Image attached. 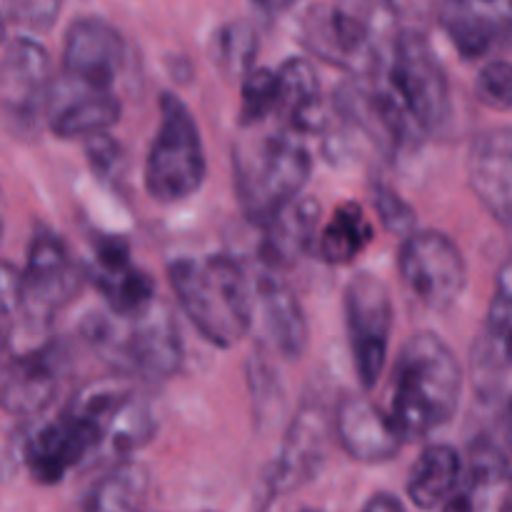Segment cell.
Segmentation results:
<instances>
[{"label": "cell", "instance_id": "obj_1", "mask_svg": "<svg viewBox=\"0 0 512 512\" xmlns=\"http://www.w3.org/2000/svg\"><path fill=\"white\" fill-rule=\"evenodd\" d=\"M463 383V365L440 335L420 330L400 345L383 413L403 445L425 440L455 418Z\"/></svg>", "mask_w": 512, "mask_h": 512}, {"label": "cell", "instance_id": "obj_2", "mask_svg": "<svg viewBox=\"0 0 512 512\" xmlns=\"http://www.w3.org/2000/svg\"><path fill=\"white\" fill-rule=\"evenodd\" d=\"M168 280L185 318L200 338L215 348H233L253 328V278L238 258L225 253L205 258H175Z\"/></svg>", "mask_w": 512, "mask_h": 512}, {"label": "cell", "instance_id": "obj_3", "mask_svg": "<svg viewBox=\"0 0 512 512\" xmlns=\"http://www.w3.org/2000/svg\"><path fill=\"white\" fill-rule=\"evenodd\" d=\"M80 335L125 378L163 383L183 368V335L170 305L160 298L135 318H115L108 310L85 315Z\"/></svg>", "mask_w": 512, "mask_h": 512}, {"label": "cell", "instance_id": "obj_4", "mask_svg": "<svg viewBox=\"0 0 512 512\" xmlns=\"http://www.w3.org/2000/svg\"><path fill=\"white\" fill-rule=\"evenodd\" d=\"M235 195L245 220L263 228L300 198L313 175V153L300 135L280 128L240 140L233 150Z\"/></svg>", "mask_w": 512, "mask_h": 512}, {"label": "cell", "instance_id": "obj_5", "mask_svg": "<svg viewBox=\"0 0 512 512\" xmlns=\"http://www.w3.org/2000/svg\"><path fill=\"white\" fill-rule=\"evenodd\" d=\"M373 80L420 143L448 123V73L423 30H395Z\"/></svg>", "mask_w": 512, "mask_h": 512}, {"label": "cell", "instance_id": "obj_6", "mask_svg": "<svg viewBox=\"0 0 512 512\" xmlns=\"http://www.w3.org/2000/svg\"><path fill=\"white\" fill-rule=\"evenodd\" d=\"M158 115V128L145 155L143 185L153 200L175 205L203 188L208 163L198 120L178 95H160Z\"/></svg>", "mask_w": 512, "mask_h": 512}, {"label": "cell", "instance_id": "obj_7", "mask_svg": "<svg viewBox=\"0 0 512 512\" xmlns=\"http://www.w3.org/2000/svg\"><path fill=\"white\" fill-rule=\"evenodd\" d=\"M300 43L310 55L355 80H373L383 60L378 20L358 3L313 5L300 20Z\"/></svg>", "mask_w": 512, "mask_h": 512}, {"label": "cell", "instance_id": "obj_8", "mask_svg": "<svg viewBox=\"0 0 512 512\" xmlns=\"http://www.w3.org/2000/svg\"><path fill=\"white\" fill-rule=\"evenodd\" d=\"M53 65L30 35L10 40L0 58V130L13 140H35L48 128Z\"/></svg>", "mask_w": 512, "mask_h": 512}, {"label": "cell", "instance_id": "obj_9", "mask_svg": "<svg viewBox=\"0 0 512 512\" xmlns=\"http://www.w3.org/2000/svg\"><path fill=\"white\" fill-rule=\"evenodd\" d=\"M88 283L85 265L73 258L65 240L48 228H38L28 243L25 268L20 270L18 310L30 325L53 323Z\"/></svg>", "mask_w": 512, "mask_h": 512}, {"label": "cell", "instance_id": "obj_10", "mask_svg": "<svg viewBox=\"0 0 512 512\" xmlns=\"http://www.w3.org/2000/svg\"><path fill=\"white\" fill-rule=\"evenodd\" d=\"M345 330L358 383L365 393L375 390L388 365L395 308L390 288L373 273H355L343 293Z\"/></svg>", "mask_w": 512, "mask_h": 512}, {"label": "cell", "instance_id": "obj_11", "mask_svg": "<svg viewBox=\"0 0 512 512\" xmlns=\"http://www.w3.org/2000/svg\"><path fill=\"white\" fill-rule=\"evenodd\" d=\"M398 273L410 298L430 313L453 308L468 285L463 250L440 230H415L400 243Z\"/></svg>", "mask_w": 512, "mask_h": 512}, {"label": "cell", "instance_id": "obj_12", "mask_svg": "<svg viewBox=\"0 0 512 512\" xmlns=\"http://www.w3.org/2000/svg\"><path fill=\"white\" fill-rule=\"evenodd\" d=\"M333 438V410L320 400H305L290 420L273 463L263 475V498L278 500L318 478Z\"/></svg>", "mask_w": 512, "mask_h": 512}, {"label": "cell", "instance_id": "obj_13", "mask_svg": "<svg viewBox=\"0 0 512 512\" xmlns=\"http://www.w3.org/2000/svg\"><path fill=\"white\" fill-rule=\"evenodd\" d=\"M125 65V40L120 30L98 15L73 20L63 40L60 83L90 93H115Z\"/></svg>", "mask_w": 512, "mask_h": 512}, {"label": "cell", "instance_id": "obj_14", "mask_svg": "<svg viewBox=\"0 0 512 512\" xmlns=\"http://www.w3.org/2000/svg\"><path fill=\"white\" fill-rule=\"evenodd\" d=\"M68 363L55 340L13 358L0 368V408L15 418H38L58 400Z\"/></svg>", "mask_w": 512, "mask_h": 512}, {"label": "cell", "instance_id": "obj_15", "mask_svg": "<svg viewBox=\"0 0 512 512\" xmlns=\"http://www.w3.org/2000/svg\"><path fill=\"white\" fill-rule=\"evenodd\" d=\"M435 18L460 58L512 50V0H440Z\"/></svg>", "mask_w": 512, "mask_h": 512}, {"label": "cell", "instance_id": "obj_16", "mask_svg": "<svg viewBox=\"0 0 512 512\" xmlns=\"http://www.w3.org/2000/svg\"><path fill=\"white\" fill-rule=\"evenodd\" d=\"M333 438L350 460L363 465H385L403 450L383 410L355 393H345L333 405Z\"/></svg>", "mask_w": 512, "mask_h": 512}, {"label": "cell", "instance_id": "obj_17", "mask_svg": "<svg viewBox=\"0 0 512 512\" xmlns=\"http://www.w3.org/2000/svg\"><path fill=\"white\" fill-rule=\"evenodd\" d=\"M323 208L313 195H300L275 213L260 230L258 263L265 273L283 275L315 250Z\"/></svg>", "mask_w": 512, "mask_h": 512}, {"label": "cell", "instance_id": "obj_18", "mask_svg": "<svg viewBox=\"0 0 512 512\" xmlns=\"http://www.w3.org/2000/svg\"><path fill=\"white\" fill-rule=\"evenodd\" d=\"M443 512H512V463L490 440L470 445L468 463Z\"/></svg>", "mask_w": 512, "mask_h": 512}, {"label": "cell", "instance_id": "obj_19", "mask_svg": "<svg viewBox=\"0 0 512 512\" xmlns=\"http://www.w3.org/2000/svg\"><path fill=\"white\" fill-rule=\"evenodd\" d=\"M468 180L475 198L505 228H512V128H488L470 143Z\"/></svg>", "mask_w": 512, "mask_h": 512}, {"label": "cell", "instance_id": "obj_20", "mask_svg": "<svg viewBox=\"0 0 512 512\" xmlns=\"http://www.w3.org/2000/svg\"><path fill=\"white\" fill-rule=\"evenodd\" d=\"M123 115V103L115 93H90L53 83L48 108V130L60 140H93L108 135Z\"/></svg>", "mask_w": 512, "mask_h": 512}, {"label": "cell", "instance_id": "obj_21", "mask_svg": "<svg viewBox=\"0 0 512 512\" xmlns=\"http://www.w3.org/2000/svg\"><path fill=\"white\" fill-rule=\"evenodd\" d=\"M275 118L295 135H323L328 128V113L320 93V80L308 58H288L275 70Z\"/></svg>", "mask_w": 512, "mask_h": 512}, {"label": "cell", "instance_id": "obj_22", "mask_svg": "<svg viewBox=\"0 0 512 512\" xmlns=\"http://www.w3.org/2000/svg\"><path fill=\"white\" fill-rule=\"evenodd\" d=\"M263 325L275 350L285 360H300L310 345V325L298 295L290 290L283 275L258 270L253 278Z\"/></svg>", "mask_w": 512, "mask_h": 512}, {"label": "cell", "instance_id": "obj_23", "mask_svg": "<svg viewBox=\"0 0 512 512\" xmlns=\"http://www.w3.org/2000/svg\"><path fill=\"white\" fill-rule=\"evenodd\" d=\"M463 470V455L453 445L433 443L423 448L410 468L408 485H405L410 503L425 512L440 510L458 490Z\"/></svg>", "mask_w": 512, "mask_h": 512}, {"label": "cell", "instance_id": "obj_24", "mask_svg": "<svg viewBox=\"0 0 512 512\" xmlns=\"http://www.w3.org/2000/svg\"><path fill=\"white\" fill-rule=\"evenodd\" d=\"M375 240V225L368 218L365 208L355 200H343L328 223L320 225L318 240H315V253L325 265H350L370 248Z\"/></svg>", "mask_w": 512, "mask_h": 512}, {"label": "cell", "instance_id": "obj_25", "mask_svg": "<svg viewBox=\"0 0 512 512\" xmlns=\"http://www.w3.org/2000/svg\"><path fill=\"white\" fill-rule=\"evenodd\" d=\"M158 433V418L148 400L140 398L133 388L110 408L105 418V438L100 458H108L120 463L140 448L150 443Z\"/></svg>", "mask_w": 512, "mask_h": 512}, {"label": "cell", "instance_id": "obj_26", "mask_svg": "<svg viewBox=\"0 0 512 512\" xmlns=\"http://www.w3.org/2000/svg\"><path fill=\"white\" fill-rule=\"evenodd\" d=\"M475 365L480 375H493L512 365V260L503 263L495 278L485 333L480 338Z\"/></svg>", "mask_w": 512, "mask_h": 512}, {"label": "cell", "instance_id": "obj_27", "mask_svg": "<svg viewBox=\"0 0 512 512\" xmlns=\"http://www.w3.org/2000/svg\"><path fill=\"white\" fill-rule=\"evenodd\" d=\"M150 473L138 460H120L95 480L80 512H143Z\"/></svg>", "mask_w": 512, "mask_h": 512}, {"label": "cell", "instance_id": "obj_28", "mask_svg": "<svg viewBox=\"0 0 512 512\" xmlns=\"http://www.w3.org/2000/svg\"><path fill=\"white\" fill-rule=\"evenodd\" d=\"M85 275L95 285V290L103 295L105 310L113 313L115 318H135L158 300L155 280L135 263L113 270L85 268Z\"/></svg>", "mask_w": 512, "mask_h": 512}, {"label": "cell", "instance_id": "obj_29", "mask_svg": "<svg viewBox=\"0 0 512 512\" xmlns=\"http://www.w3.org/2000/svg\"><path fill=\"white\" fill-rule=\"evenodd\" d=\"M260 53L258 30L250 20L235 18L218 25L210 38V60L230 80H243Z\"/></svg>", "mask_w": 512, "mask_h": 512}, {"label": "cell", "instance_id": "obj_30", "mask_svg": "<svg viewBox=\"0 0 512 512\" xmlns=\"http://www.w3.org/2000/svg\"><path fill=\"white\" fill-rule=\"evenodd\" d=\"M275 103H278L275 70L258 68L255 65L240 80V128L253 130L258 125H263L265 120L275 118Z\"/></svg>", "mask_w": 512, "mask_h": 512}, {"label": "cell", "instance_id": "obj_31", "mask_svg": "<svg viewBox=\"0 0 512 512\" xmlns=\"http://www.w3.org/2000/svg\"><path fill=\"white\" fill-rule=\"evenodd\" d=\"M370 198H373V208L378 213V220L390 235L405 240L408 235H413L418 230V215L405 203V198L398 190L385 183H373L370 185Z\"/></svg>", "mask_w": 512, "mask_h": 512}, {"label": "cell", "instance_id": "obj_32", "mask_svg": "<svg viewBox=\"0 0 512 512\" xmlns=\"http://www.w3.org/2000/svg\"><path fill=\"white\" fill-rule=\"evenodd\" d=\"M475 98L490 110H512V63L510 60H488L475 78Z\"/></svg>", "mask_w": 512, "mask_h": 512}, {"label": "cell", "instance_id": "obj_33", "mask_svg": "<svg viewBox=\"0 0 512 512\" xmlns=\"http://www.w3.org/2000/svg\"><path fill=\"white\" fill-rule=\"evenodd\" d=\"M63 0H3V15L28 33H48L60 18Z\"/></svg>", "mask_w": 512, "mask_h": 512}, {"label": "cell", "instance_id": "obj_34", "mask_svg": "<svg viewBox=\"0 0 512 512\" xmlns=\"http://www.w3.org/2000/svg\"><path fill=\"white\" fill-rule=\"evenodd\" d=\"M385 13L395 23V28L403 30H423L430 18H435L438 0H383Z\"/></svg>", "mask_w": 512, "mask_h": 512}, {"label": "cell", "instance_id": "obj_35", "mask_svg": "<svg viewBox=\"0 0 512 512\" xmlns=\"http://www.w3.org/2000/svg\"><path fill=\"white\" fill-rule=\"evenodd\" d=\"M85 155H88V163L90 168H93V173L103 180L120 175V168H123L125 163L123 148H120L110 135H98V138L88 140Z\"/></svg>", "mask_w": 512, "mask_h": 512}, {"label": "cell", "instance_id": "obj_36", "mask_svg": "<svg viewBox=\"0 0 512 512\" xmlns=\"http://www.w3.org/2000/svg\"><path fill=\"white\" fill-rule=\"evenodd\" d=\"M20 298V270L15 265L0 260V305L8 310H18Z\"/></svg>", "mask_w": 512, "mask_h": 512}, {"label": "cell", "instance_id": "obj_37", "mask_svg": "<svg viewBox=\"0 0 512 512\" xmlns=\"http://www.w3.org/2000/svg\"><path fill=\"white\" fill-rule=\"evenodd\" d=\"M360 512H408V510H405V505L400 503V498H395V495L375 493L373 498L363 505V510Z\"/></svg>", "mask_w": 512, "mask_h": 512}, {"label": "cell", "instance_id": "obj_38", "mask_svg": "<svg viewBox=\"0 0 512 512\" xmlns=\"http://www.w3.org/2000/svg\"><path fill=\"white\" fill-rule=\"evenodd\" d=\"M250 3H253L260 13L275 18V15H283V13H288L290 8H295L300 0H250Z\"/></svg>", "mask_w": 512, "mask_h": 512}, {"label": "cell", "instance_id": "obj_39", "mask_svg": "<svg viewBox=\"0 0 512 512\" xmlns=\"http://www.w3.org/2000/svg\"><path fill=\"white\" fill-rule=\"evenodd\" d=\"M10 338H13V310L0 305V358L8 353Z\"/></svg>", "mask_w": 512, "mask_h": 512}, {"label": "cell", "instance_id": "obj_40", "mask_svg": "<svg viewBox=\"0 0 512 512\" xmlns=\"http://www.w3.org/2000/svg\"><path fill=\"white\" fill-rule=\"evenodd\" d=\"M3 230H5V198H3V190H0V238H3Z\"/></svg>", "mask_w": 512, "mask_h": 512}, {"label": "cell", "instance_id": "obj_41", "mask_svg": "<svg viewBox=\"0 0 512 512\" xmlns=\"http://www.w3.org/2000/svg\"><path fill=\"white\" fill-rule=\"evenodd\" d=\"M508 433H510V445H512V395L508 398Z\"/></svg>", "mask_w": 512, "mask_h": 512}, {"label": "cell", "instance_id": "obj_42", "mask_svg": "<svg viewBox=\"0 0 512 512\" xmlns=\"http://www.w3.org/2000/svg\"><path fill=\"white\" fill-rule=\"evenodd\" d=\"M300 512H320V510H300Z\"/></svg>", "mask_w": 512, "mask_h": 512}]
</instances>
